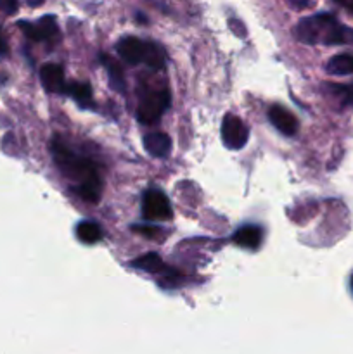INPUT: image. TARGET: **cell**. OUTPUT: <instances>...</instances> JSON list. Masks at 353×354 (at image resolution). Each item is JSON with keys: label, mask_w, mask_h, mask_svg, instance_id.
<instances>
[{"label": "cell", "mask_w": 353, "mask_h": 354, "mask_svg": "<svg viewBox=\"0 0 353 354\" xmlns=\"http://www.w3.org/2000/svg\"><path fill=\"white\" fill-rule=\"evenodd\" d=\"M294 37L303 44L353 45V30L327 12L301 19L294 28Z\"/></svg>", "instance_id": "obj_1"}, {"label": "cell", "mask_w": 353, "mask_h": 354, "mask_svg": "<svg viewBox=\"0 0 353 354\" xmlns=\"http://www.w3.org/2000/svg\"><path fill=\"white\" fill-rule=\"evenodd\" d=\"M52 158H54L55 166L61 169L62 175L66 178L76 182L75 189L80 185H87V183H99V173H97L96 166L92 161L85 158H80L75 152L69 151L64 144L59 140H52L51 144Z\"/></svg>", "instance_id": "obj_2"}, {"label": "cell", "mask_w": 353, "mask_h": 354, "mask_svg": "<svg viewBox=\"0 0 353 354\" xmlns=\"http://www.w3.org/2000/svg\"><path fill=\"white\" fill-rule=\"evenodd\" d=\"M170 106V93L166 90L147 93L141 100L137 109V120L142 124H154L161 118V114L168 109Z\"/></svg>", "instance_id": "obj_3"}, {"label": "cell", "mask_w": 353, "mask_h": 354, "mask_svg": "<svg viewBox=\"0 0 353 354\" xmlns=\"http://www.w3.org/2000/svg\"><path fill=\"white\" fill-rule=\"evenodd\" d=\"M142 216L151 221L172 220L173 211L168 197L159 190H147L142 197Z\"/></svg>", "instance_id": "obj_4"}, {"label": "cell", "mask_w": 353, "mask_h": 354, "mask_svg": "<svg viewBox=\"0 0 353 354\" xmlns=\"http://www.w3.org/2000/svg\"><path fill=\"white\" fill-rule=\"evenodd\" d=\"M221 140L232 151H239L248 142V127L235 114H227L221 121Z\"/></svg>", "instance_id": "obj_5"}, {"label": "cell", "mask_w": 353, "mask_h": 354, "mask_svg": "<svg viewBox=\"0 0 353 354\" xmlns=\"http://www.w3.org/2000/svg\"><path fill=\"white\" fill-rule=\"evenodd\" d=\"M132 266H135V268L138 270H144V272L147 273H152V275H163V283H168L170 279L173 280V282L176 283V280H179V272H173V270H168L165 266V263L161 261V258H159L156 252H149V254H144L141 256L138 259H135V261H132Z\"/></svg>", "instance_id": "obj_6"}, {"label": "cell", "mask_w": 353, "mask_h": 354, "mask_svg": "<svg viewBox=\"0 0 353 354\" xmlns=\"http://www.w3.org/2000/svg\"><path fill=\"white\" fill-rule=\"evenodd\" d=\"M19 28L23 30V33L26 35L30 40H35V41L51 40V38L57 37V23H55L54 16H44L38 23L35 24L26 23V21H21Z\"/></svg>", "instance_id": "obj_7"}, {"label": "cell", "mask_w": 353, "mask_h": 354, "mask_svg": "<svg viewBox=\"0 0 353 354\" xmlns=\"http://www.w3.org/2000/svg\"><path fill=\"white\" fill-rule=\"evenodd\" d=\"M116 52L128 64H138V62H144L145 41L137 37H125L116 44Z\"/></svg>", "instance_id": "obj_8"}, {"label": "cell", "mask_w": 353, "mask_h": 354, "mask_svg": "<svg viewBox=\"0 0 353 354\" xmlns=\"http://www.w3.org/2000/svg\"><path fill=\"white\" fill-rule=\"evenodd\" d=\"M40 78L42 85L45 86V90H48L51 93H64L66 92V83L64 80V71L59 64H44L40 69Z\"/></svg>", "instance_id": "obj_9"}, {"label": "cell", "mask_w": 353, "mask_h": 354, "mask_svg": "<svg viewBox=\"0 0 353 354\" xmlns=\"http://www.w3.org/2000/svg\"><path fill=\"white\" fill-rule=\"evenodd\" d=\"M269 120L280 133L294 135L298 131V120L291 111L282 106H272L269 109Z\"/></svg>", "instance_id": "obj_10"}, {"label": "cell", "mask_w": 353, "mask_h": 354, "mask_svg": "<svg viewBox=\"0 0 353 354\" xmlns=\"http://www.w3.org/2000/svg\"><path fill=\"white\" fill-rule=\"evenodd\" d=\"M262 228L256 227V225H246V227H241L237 232L234 234V239L232 241L239 245V248H244V249H255L260 248L262 244Z\"/></svg>", "instance_id": "obj_11"}, {"label": "cell", "mask_w": 353, "mask_h": 354, "mask_svg": "<svg viewBox=\"0 0 353 354\" xmlns=\"http://www.w3.org/2000/svg\"><path fill=\"white\" fill-rule=\"evenodd\" d=\"M144 149L154 158H166L172 149V140L166 133H147L144 137Z\"/></svg>", "instance_id": "obj_12"}, {"label": "cell", "mask_w": 353, "mask_h": 354, "mask_svg": "<svg viewBox=\"0 0 353 354\" xmlns=\"http://www.w3.org/2000/svg\"><path fill=\"white\" fill-rule=\"evenodd\" d=\"M325 71L332 76L353 75V54L332 55L325 64Z\"/></svg>", "instance_id": "obj_13"}, {"label": "cell", "mask_w": 353, "mask_h": 354, "mask_svg": "<svg viewBox=\"0 0 353 354\" xmlns=\"http://www.w3.org/2000/svg\"><path fill=\"white\" fill-rule=\"evenodd\" d=\"M102 62H104V68H106L107 75H109V82L111 86L118 92H123L125 90V76L123 71H121V66L114 61L113 57L109 55H102Z\"/></svg>", "instance_id": "obj_14"}, {"label": "cell", "mask_w": 353, "mask_h": 354, "mask_svg": "<svg viewBox=\"0 0 353 354\" xmlns=\"http://www.w3.org/2000/svg\"><path fill=\"white\" fill-rule=\"evenodd\" d=\"M66 92L82 107L92 106V88H90L89 83H69L66 86Z\"/></svg>", "instance_id": "obj_15"}, {"label": "cell", "mask_w": 353, "mask_h": 354, "mask_svg": "<svg viewBox=\"0 0 353 354\" xmlns=\"http://www.w3.org/2000/svg\"><path fill=\"white\" fill-rule=\"evenodd\" d=\"M76 237L83 242V244H96L102 239V230L93 221H83L76 227Z\"/></svg>", "instance_id": "obj_16"}, {"label": "cell", "mask_w": 353, "mask_h": 354, "mask_svg": "<svg viewBox=\"0 0 353 354\" xmlns=\"http://www.w3.org/2000/svg\"><path fill=\"white\" fill-rule=\"evenodd\" d=\"M144 64L151 69H163L165 66V50L154 41H145Z\"/></svg>", "instance_id": "obj_17"}, {"label": "cell", "mask_w": 353, "mask_h": 354, "mask_svg": "<svg viewBox=\"0 0 353 354\" xmlns=\"http://www.w3.org/2000/svg\"><path fill=\"white\" fill-rule=\"evenodd\" d=\"M325 90L339 102V106H352L353 104V85H338V83H329Z\"/></svg>", "instance_id": "obj_18"}, {"label": "cell", "mask_w": 353, "mask_h": 354, "mask_svg": "<svg viewBox=\"0 0 353 354\" xmlns=\"http://www.w3.org/2000/svg\"><path fill=\"white\" fill-rule=\"evenodd\" d=\"M0 10L3 14H14L17 10V0H0Z\"/></svg>", "instance_id": "obj_19"}, {"label": "cell", "mask_w": 353, "mask_h": 354, "mask_svg": "<svg viewBox=\"0 0 353 354\" xmlns=\"http://www.w3.org/2000/svg\"><path fill=\"white\" fill-rule=\"evenodd\" d=\"M7 52H9V45H7L6 35H3L2 28H0V57H6Z\"/></svg>", "instance_id": "obj_20"}, {"label": "cell", "mask_w": 353, "mask_h": 354, "mask_svg": "<svg viewBox=\"0 0 353 354\" xmlns=\"http://www.w3.org/2000/svg\"><path fill=\"white\" fill-rule=\"evenodd\" d=\"M134 230H137V232H138V234H144V235H151V237H152V235H154V232H158V230H156V228H145V227H135V228H134Z\"/></svg>", "instance_id": "obj_21"}, {"label": "cell", "mask_w": 353, "mask_h": 354, "mask_svg": "<svg viewBox=\"0 0 353 354\" xmlns=\"http://www.w3.org/2000/svg\"><path fill=\"white\" fill-rule=\"evenodd\" d=\"M336 2H338L339 6L345 7V9H348L350 12L353 14V0H336Z\"/></svg>", "instance_id": "obj_22"}, {"label": "cell", "mask_w": 353, "mask_h": 354, "mask_svg": "<svg viewBox=\"0 0 353 354\" xmlns=\"http://www.w3.org/2000/svg\"><path fill=\"white\" fill-rule=\"evenodd\" d=\"M352 289H353V277H352Z\"/></svg>", "instance_id": "obj_23"}]
</instances>
